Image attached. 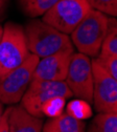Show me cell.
<instances>
[{"label": "cell", "instance_id": "cell-16", "mask_svg": "<svg viewBox=\"0 0 117 132\" xmlns=\"http://www.w3.org/2000/svg\"><path fill=\"white\" fill-rule=\"evenodd\" d=\"M66 100L67 98L63 96H56L50 98L42 106L43 117H47L49 119L60 117L61 114L65 112L64 110L66 106Z\"/></svg>", "mask_w": 117, "mask_h": 132}, {"label": "cell", "instance_id": "cell-12", "mask_svg": "<svg viewBox=\"0 0 117 132\" xmlns=\"http://www.w3.org/2000/svg\"><path fill=\"white\" fill-rule=\"evenodd\" d=\"M59 0H17L21 11L30 18L44 16Z\"/></svg>", "mask_w": 117, "mask_h": 132}, {"label": "cell", "instance_id": "cell-9", "mask_svg": "<svg viewBox=\"0 0 117 132\" xmlns=\"http://www.w3.org/2000/svg\"><path fill=\"white\" fill-rule=\"evenodd\" d=\"M73 49H67L39 59L32 81H65Z\"/></svg>", "mask_w": 117, "mask_h": 132}, {"label": "cell", "instance_id": "cell-1", "mask_svg": "<svg viewBox=\"0 0 117 132\" xmlns=\"http://www.w3.org/2000/svg\"><path fill=\"white\" fill-rule=\"evenodd\" d=\"M24 34L29 53L39 59L67 49H73L69 35L37 18H32L26 24Z\"/></svg>", "mask_w": 117, "mask_h": 132}, {"label": "cell", "instance_id": "cell-2", "mask_svg": "<svg viewBox=\"0 0 117 132\" xmlns=\"http://www.w3.org/2000/svg\"><path fill=\"white\" fill-rule=\"evenodd\" d=\"M109 27V17L91 10L70 34L72 44L78 53L88 57H97L102 49Z\"/></svg>", "mask_w": 117, "mask_h": 132}, {"label": "cell", "instance_id": "cell-3", "mask_svg": "<svg viewBox=\"0 0 117 132\" xmlns=\"http://www.w3.org/2000/svg\"><path fill=\"white\" fill-rule=\"evenodd\" d=\"M29 55L24 28L20 24L7 22L0 41V80L19 67Z\"/></svg>", "mask_w": 117, "mask_h": 132}, {"label": "cell", "instance_id": "cell-10", "mask_svg": "<svg viewBox=\"0 0 117 132\" xmlns=\"http://www.w3.org/2000/svg\"><path fill=\"white\" fill-rule=\"evenodd\" d=\"M10 132H42L43 120L27 112L21 105L7 108Z\"/></svg>", "mask_w": 117, "mask_h": 132}, {"label": "cell", "instance_id": "cell-4", "mask_svg": "<svg viewBox=\"0 0 117 132\" xmlns=\"http://www.w3.org/2000/svg\"><path fill=\"white\" fill-rule=\"evenodd\" d=\"M38 61L37 56L30 54L19 67L13 69L0 80V102L2 104L14 105L21 102L32 82Z\"/></svg>", "mask_w": 117, "mask_h": 132}, {"label": "cell", "instance_id": "cell-11", "mask_svg": "<svg viewBox=\"0 0 117 132\" xmlns=\"http://www.w3.org/2000/svg\"><path fill=\"white\" fill-rule=\"evenodd\" d=\"M85 130L86 125L83 121L64 112L60 117L51 118L44 123L42 132H86Z\"/></svg>", "mask_w": 117, "mask_h": 132}, {"label": "cell", "instance_id": "cell-8", "mask_svg": "<svg viewBox=\"0 0 117 132\" xmlns=\"http://www.w3.org/2000/svg\"><path fill=\"white\" fill-rule=\"evenodd\" d=\"M91 63L94 109L98 113H117V81L95 59Z\"/></svg>", "mask_w": 117, "mask_h": 132}, {"label": "cell", "instance_id": "cell-21", "mask_svg": "<svg viewBox=\"0 0 117 132\" xmlns=\"http://www.w3.org/2000/svg\"><path fill=\"white\" fill-rule=\"evenodd\" d=\"M3 106H2V103L0 102V121H1V118H2V114H3Z\"/></svg>", "mask_w": 117, "mask_h": 132}, {"label": "cell", "instance_id": "cell-19", "mask_svg": "<svg viewBox=\"0 0 117 132\" xmlns=\"http://www.w3.org/2000/svg\"><path fill=\"white\" fill-rule=\"evenodd\" d=\"M7 113L8 110H4L1 121H0V132H10L8 131V124H7Z\"/></svg>", "mask_w": 117, "mask_h": 132}, {"label": "cell", "instance_id": "cell-14", "mask_svg": "<svg viewBox=\"0 0 117 132\" xmlns=\"http://www.w3.org/2000/svg\"><path fill=\"white\" fill-rule=\"evenodd\" d=\"M65 112L71 115V117H73L74 119H77L80 121L90 119L93 114L90 103H88L85 100H82V98H77V97L70 101L68 104H66Z\"/></svg>", "mask_w": 117, "mask_h": 132}, {"label": "cell", "instance_id": "cell-17", "mask_svg": "<svg viewBox=\"0 0 117 132\" xmlns=\"http://www.w3.org/2000/svg\"><path fill=\"white\" fill-rule=\"evenodd\" d=\"M92 10L107 16L117 17V0H88Z\"/></svg>", "mask_w": 117, "mask_h": 132}, {"label": "cell", "instance_id": "cell-20", "mask_svg": "<svg viewBox=\"0 0 117 132\" xmlns=\"http://www.w3.org/2000/svg\"><path fill=\"white\" fill-rule=\"evenodd\" d=\"M7 2H8V0H0V16L4 13L7 6Z\"/></svg>", "mask_w": 117, "mask_h": 132}, {"label": "cell", "instance_id": "cell-15", "mask_svg": "<svg viewBox=\"0 0 117 132\" xmlns=\"http://www.w3.org/2000/svg\"><path fill=\"white\" fill-rule=\"evenodd\" d=\"M117 55V19L109 18V27L98 56Z\"/></svg>", "mask_w": 117, "mask_h": 132}, {"label": "cell", "instance_id": "cell-7", "mask_svg": "<svg viewBox=\"0 0 117 132\" xmlns=\"http://www.w3.org/2000/svg\"><path fill=\"white\" fill-rule=\"evenodd\" d=\"M65 83L77 98L92 103L93 73L92 63L88 56L80 53L72 54Z\"/></svg>", "mask_w": 117, "mask_h": 132}, {"label": "cell", "instance_id": "cell-18", "mask_svg": "<svg viewBox=\"0 0 117 132\" xmlns=\"http://www.w3.org/2000/svg\"><path fill=\"white\" fill-rule=\"evenodd\" d=\"M95 60L117 81V55L97 56Z\"/></svg>", "mask_w": 117, "mask_h": 132}, {"label": "cell", "instance_id": "cell-13", "mask_svg": "<svg viewBox=\"0 0 117 132\" xmlns=\"http://www.w3.org/2000/svg\"><path fill=\"white\" fill-rule=\"evenodd\" d=\"M87 132H117V113H98Z\"/></svg>", "mask_w": 117, "mask_h": 132}, {"label": "cell", "instance_id": "cell-5", "mask_svg": "<svg viewBox=\"0 0 117 132\" xmlns=\"http://www.w3.org/2000/svg\"><path fill=\"white\" fill-rule=\"evenodd\" d=\"M91 10L88 0H59L42 16V20L64 34L70 35Z\"/></svg>", "mask_w": 117, "mask_h": 132}, {"label": "cell", "instance_id": "cell-22", "mask_svg": "<svg viewBox=\"0 0 117 132\" xmlns=\"http://www.w3.org/2000/svg\"><path fill=\"white\" fill-rule=\"evenodd\" d=\"M2 34H3V26L0 25V41H1V38H2Z\"/></svg>", "mask_w": 117, "mask_h": 132}, {"label": "cell", "instance_id": "cell-6", "mask_svg": "<svg viewBox=\"0 0 117 132\" xmlns=\"http://www.w3.org/2000/svg\"><path fill=\"white\" fill-rule=\"evenodd\" d=\"M72 95L65 81H32L22 97L21 106L30 114L42 119V106L47 101L56 96L69 98Z\"/></svg>", "mask_w": 117, "mask_h": 132}]
</instances>
